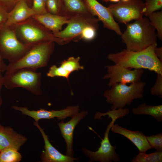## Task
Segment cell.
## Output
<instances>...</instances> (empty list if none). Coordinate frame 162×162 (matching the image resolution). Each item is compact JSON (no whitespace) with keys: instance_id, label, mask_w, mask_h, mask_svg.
<instances>
[{"instance_id":"3","label":"cell","mask_w":162,"mask_h":162,"mask_svg":"<svg viewBox=\"0 0 162 162\" xmlns=\"http://www.w3.org/2000/svg\"><path fill=\"white\" fill-rule=\"evenodd\" d=\"M54 43L49 41L33 45L20 59L9 63L5 71L10 72L22 68L36 70L46 66L54 50Z\"/></svg>"},{"instance_id":"4","label":"cell","mask_w":162,"mask_h":162,"mask_svg":"<svg viewBox=\"0 0 162 162\" xmlns=\"http://www.w3.org/2000/svg\"><path fill=\"white\" fill-rule=\"evenodd\" d=\"M146 84L141 80L129 85L116 83L105 91L103 95L107 102L112 104L111 110L123 108L130 105L135 99L143 98Z\"/></svg>"},{"instance_id":"2","label":"cell","mask_w":162,"mask_h":162,"mask_svg":"<svg viewBox=\"0 0 162 162\" xmlns=\"http://www.w3.org/2000/svg\"><path fill=\"white\" fill-rule=\"evenodd\" d=\"M126 25V29L121 36L128 50L141 51L157 43L155 29L148 18L143 17Z\"/></svg>"},{"instance_id":"33","label":"cell","mask_w":162,"mask_h":162,"mask_svg":"<svg viewBox=\"0 0 162 162\" xmlns=\"http://www.w3.org/2000/svg\"><path fill=\"white\" fill-rule=\"evenodd\" d=\"M150 92L152 94L162 98V74H157L155 83L151 88Z\"/></svg>"},{"instance_id":"32","label":"cell","mask_w":162,"mask_h":162,"mask_svg":"<svg viewBox=\"0 0 162 162\" xmlns=\"http://www.w3.org/2000/svg\"><path fill=\"white\" fill-rule=\"evenodd\" d=\"M46 3L48 13L59 15L62 6L61 0H46Z\"/></svg>"},{"instance_id":"31","label":"cell","mask_w":162,"mask_h":162,"mask_svg":"<svg viewBox=\"0 0 162 162\" xmlns=\"http://www.w3.org/2000/svg\"><path fill=\"white\" fill-rule=\"evenodd\" d=\"M98 28L92 25L86 26L83 29L80 35V38L87 41L93 40L96 37Z\"/></svg>"},{"instance_id":"13","label":"cell","mask_w":162,"mask_h":162,"mask_svg":"<svg viewBox=\"0 0 162 162\" xmlns=\"http://www.w3.org/2000/svg\"><path fill=\"white\" fill-rule=\"evenodd\" d=\"M85 0L91 12L102 22L104 28L114 31L118 35H122L120 27L108 7L104 6L97 0Z\"/></svg>"},{"instance_id":"28","label":"cell","mask_w":162,"mask_h":162,"mask_svg":"<svg viewBox=\"0 0 162 162\" xmlns=\"http://www.w3.org/2000/svg\"><path fill=\"white\" fill-rule=\"evenodd\" d=\"M70 74L61 66L58 67L54 65L50 68L47 73V76L51 77H63L68 79Z\"/></svg>"},{"instance_id":"19","label":"cell","mask_w":162,"mask_h":162,"mask_svg":"<svg viewBox=\"0 0 162 162\" xmlns=\"http://www.w3.org/2000/svg\"><path fill=\"white\" fill-rule=\"evenodd\" d=\"M32 17L53 34L61 31L63 25L67 24L69 20L66 16L49 13L41 15H34Z\"/></svg>"},{"instance_id":"29","label":"cell","mask_w":162,"mask_h":162,"mask_svg":"<svg viewBox=\"0 0 162 162\" xmlns=\"http://www.w3.org/2000/svg\"><path fill=\"white\" fill-rule=\"evenodd\" d=\"M146 136L152 148H154L156 151H162V134L161 133L156 135Z\"/></svg>"},{"instance_id":"8","label":"cell","mask_w":162,"mask_h":162,"mask_svg":"<svg viewBox=\"0 0 162 162\" xmlns=\"http://www.w3.org/2000/svg\"><path fill=\"white\" fill-rule=\"evenodd\" d=\"M144 3L142 0H120L108 8L110 10L115 20L126 24L133 20L140 19L143 16Z\"/></svg>"},{"instance_id":"1","label":"cell","mask_w":162,"mask_h":162,"mask_svg":"<svg viewBox=\"0 0 162 162\" xmlns=\"http://www.w3.org/2000/svg\"><path fill=\"white\" fill-rule=\"evenodd\" d=\"M157 43L140 51H130L125 49L120 52L109 54L107 58L115 64L126 68L148 69L157 74H162V62L154 52Z\"/></svg>"},{"instance_id":"34","label":"cell","mask_w":162,"mask_h":162,"mask_svg":"<svg viewBox=\"0 0 162 162\" xmlns=\"http://www.w3.org/2000/svg\"><path fill=\"white\" fill-rule=\"evenodd\" d=\"M22 0L24 1L31 8L33 0H0V6L4 8L8 12L18 2Z\"/></svg>"},{"instance_id":"18","label":"cell","mask_w":162,"mask_h":162,"mask_svg":"<svg viewBox=\"0 0 162 162\" xmlns=\"http://www.w3.org/2000/svg\"><path fill=\"white\" fill-rule=\"evenodd\" d=\"M110 129L113 132L121 134L130 140L137 147L139 152H146L152 149L146 136L141 132L129 130L117 124H113Z\"/></svg>"},{"instance_id":"27","label":"cell","mask_w":162,"mask_h":162,"mask_svg":"<svg viewBox=\"0 0 162 162\" xmlns=\"http://www.w3.org/2000/svg\"><path fill=\"white\" fill-rule=\"evenodd\" d=\"M130 112L129 109L127 108H123L115 110H110L106 112L101 113L98 112L94 116V118L96 119H101V117L108 116V118L112 116H117L119 118H122L127 115Z\"/></svg>"},{"instance_id":"11","label":"cell","mask_w":162,"mask_h":162,"mask_svg":"<svg viewBox=\"0 0 162 162\" xmlns=\"http://www.w3.org/2000/svg\"><path fill=\"white\" fill-rule=\"evenodd\" d=\"M99 20L95 17L92 18L76 16L69 19L67 26L63 30L53 34L60 38L64 44H66L80 34L86 26L92 25L98 27Z\"/></svg>"},{"instance_id":"15","label":"cell","mask_w":162,"mask_h":162,"mask_svg":"<svg viewBox=\"0 0 162 162\" xmlns=\"http://www.w3.org/2000/svg\"><path fill=\"white\" fill-rule=\"evenodd\" d=\"M34 124L39 129L43 136L44 142V151L41 155V159L44 162H73L78 158L63 154L57 150L50 143L48 136L43 129L34 122Z\"/></svg>"},{"instance_id":"35","label":"cell","mask_w":162,"mask_h":162,"mask_svg":"<svg viewBox=\"0 0 162 162\" xmlns=\"http://www.w3.org/2000/svg\"><path fill=\"white\" fill-rule=\"evenodd\" d=\"M8 11L0 6V26L5 25L7 20Z\"/></svg>"},{"instance_id":"22","label":"cell","mask_w":162,"mask_h":162,"mask_svg":"<svg viewBox=\"0 0 162 162\" xmlns=\"http://www.w3.org/2000/svg\"><path fill=\"white\" fill-rule=\"evenodd\" d=\"M132 162H162V151L147 154L139 152V154L131 160Z\"/></svg>"},{"instance_id":"25","label":"cell","mask_w":162,"mask_h":162,"mask_svg":"<svg viewBox=\"0 0 162 162\" xmlns=\"http://www.w3.org/2000/svg\"><path fill=\"white\" fill-rule=\"evenodd\" d=\"M147 16L151 24L157 31V36L162 40V11L154 12Z\"/></svg>"},{"instance_id":"16","label":"cell","mask_w":162,"mask_h":162,"mask_svg":"<svg viewBox=\"0 0 162 162\" xmlns=\"http://www.w3.org/2000/svg\"><path fill=\"white\" fill-rule=\"evenodd\" d=\"M62 6L59 15L69 19L76 16L92 18L93 16L85 0H61Z\"/></svg>"},{"instance_id":"10","label":"cell","mask_w":162,"mask_h":162,"mask_svg":"<svg viewBox=\"0 0 162 162\" xmlns=\"http://www.w3.org/2000/svg\"><path fill=\"white\" fill-rule=\"evenodd\" d=\"M111 118L112 121L107 127L104 138L100 142V146L98 150L95 152H93L85 148L82 149L83 153L91 161L118 162L121 159L120 157L116 152V146L111 145L109 138V134L111 126L117 119L116 118Z\"/></svg>"},{"instance_id":"30","label":"cell","mask_w":162,"mask_h":162,"mask_svg":"<svg viewBox=\"0 0 162 162\" xmlns=\"http://www.w3.org/2000/svg\"><path fill=\"white\" fill-rule=\"evenodd\" d=\"M31 8L34 15H41L48 13L46 0H33Z\"/></svg>"},{"instance_id":"26","label":"cell","mask_w":162,"mask_h":162,"mask_svg":"<svg viewBox=\"0 0 162 162\" xmlns=\"http://www.w3.org/2000/svg\"><path fill=\"white\" fill-rule=\"evenodd\" d=\"M143 15L147 16L150 14L161 9L162 0H144Z\"/></svg>"},{"instance_id":"23","label":"cell","mask_w":162,"mask_h":162,"mask_svg":"<svg viewBox=\"0 0 162 162\" xmlns=\"http://www.w3.org/2000/svg\"><path fill=\"white\" fill-rule=\"evenodd\" d=\"M21 158L18 151L12 148H5L0 152V162H18Z\"/></svg>"},{"instance_id":"5","label":"cell","mask_w":162,"mask_h":162,"mask_svg":"<svg viewBox=\"0 0 162 162\" xmlns=\"http://www.w3.org/2000/svg\"><path fill=\"white\" fill-rule=\"evenodd\" d=\"M12 26L19 39L25 44L33 45L52 41L59 45L64 44L61 39L32 17Z\"/></svg>"},{"instance_id":"14","label":"cell","mask_w":162,"mask_h":162,"mask_svg":"<svg viewBox=\"0 0 162 162\" xmlns=\"http://www.w3.org/2000/svg\"><path fill=\"white\" fill-rule=\"evenodd\" d=\"M88 113V111L86 110L79 111L72 117L68 122L65 123L62 121L58 123L62 135L66 143V155L68 156L73 157V146L74 129L80 122Z\"/></svg>"},{"instance_id":"37","label":"cell","mask_w":162,"mask_h":162,"mask_svg":"<svg viewBox=\"0 0 162 162\" xmlns=\"http://www.w3.org/2000/svg\"><path fill=\"white\" fill-rule=\"evenodd\" d=\"M7 65L4 62L3 58L0 54V72L2 73L6 70Z\"/></svg>"},{"instance_id":"7","label":"cell","mask_w":162,"mask_h":162,"mask_svg":"<svg viewBox=\"0 0 162 162\" xmlns=\"http://www.w3.org/2000/svg\"><path fill=\"white\" fill-rule=\"evenodd\" d=\"M33 45L21 42L18 38L12 26L4 25L2 27L0 31V54L9 63L20 59Z\"/></svg>"},{"instance_id":"21","label":"cell","mask_w":162,"mask_h":162,"mask_svg":"<svg viewBox=\"0 0 162 162\" xmlns=\"http://www.w3.org/2000/svg\"><path fill=\"white\" fill-rule=\"evenodd\" d=\"M133 113L136 115H146L152 116L158 122L162 121V105H148L141 104L137 107L132 109Z\"/></svg>"},{"instance_id":"9","label":"cell","mask_w":162,"mask_h":162,"mask_svg":"<svg viewBox=\"0 0 162 162\" xmlns=\"http://www.w3.org/2000/svg\"><path fill=\"white\" fill-rule=\"evenodd\" d=\"M107 73L103 79L109 80L108 84L110 88L118 83L126 84L139 82L141 80L143 74V69H134L126 68L118 64L107 65L105 67Z\"/></svg>"},{"instance_id":"41","label":"cell","mask_w":162,"mask_h":162,"mask_svg":"<svg viewBox=\"0 0 162 162\" xmlns=\"http://www.w3.org/2000/svg\"><path fill=\"white\" fill-rule=\"evenodd\" d=\"M3 25H1V26H0V30L2 27V26Z\"/></svg>"},{"instance_id":"38","label":"cell","mask_w":162,"mask_h":162,"mask_svg":"<svg viewBox=\"0 0 162 162\" xmlns=\"http://www.w3.org/2000/svg\"><path fill=\"white\" fill-rule=\"evenodd\" d=\"M3 84V76H2L1 73L0 72V91ZM2 103V100L1 98L0 94V106Z\"/></svg>"},{"instance_id":"40","label":"cell","mask_w":162,"mask_h":162,"mask_svg":"<svg viewBox=\"0 0 162 162\" xmlns=\"http://www.w3.org/2000/svg\"><path fill=\"white\" fill-rule=\"evenodd\" d=\"M121 0L124 1V2H127V1H128L129 0Z\"/></svg>"},{"instance_id":"6","label":"cell","mask_w":162,"mask_h":162,"mask_svg":"<svg viewBox=\"0 0 162 162\" xmlns=\"http://www.w3.org/2000/svg\"><path fill=\"white\" fill-rule=\"evenodd\" d=\"M36 70L22 68L6 72L3 76V84L7 88H16L26 89L37 95L42 94L41 74Z\"/></svg>"},{"instance_id":"36","label":"cell","mask_w":162,"mask_h":162,"mask_svg":"<svg viewBox=\"0 0 162 162\" xmlns=\"http://www.w3.org/2000/svg\"><path fill=\"white\" fill-rule=\"evenodd\" d=\"M154 52L157 57L162 62V47H156L154 50Z\"/></svg>"},{"instance_id":"12","label":"cell","mask_w":162,"mask_h":162,"mask_svg":"<svg viewBox=\"0 0 162 162\" xmlns=\"http://www.w3.org/2000/svg\"><path fill=\"white\" fill-rule=\"evenodd\" d=\"M12 108L16 110L33 118L35 122H38L41 119H50L56 118L58 120H62L68 117H72L80 111L78 105L68 106L59 110H47L41 109L37 110H30L26 107L13 106Z\"/></svg>"},{"instance_id":"20","label":"cell","mask_w":162,"mask_h":162,"mask_svg":"<svg viewBox=\"0 0 162 162\" xmlns=\"http://www.w3.org/2000/svg\"><path fill=\"white\" fill-rule=\"evenodd\" d=\"M34 13L31 8L23 0L18 2L8 12L7 20L5 24L11 26L23 22L32 17Z\"/></svg>"},{"instance_id":"24","label":"cell","mask_w":162,"mask_h":162,"mask_svg":"<svg viewBox=\"0 0 162 162\" xmlns=\"http://www.w3.org/2000/svg\"><path fill=\"white\" fill-rule=\"evenodd\" d=\"M80 59L79 57H69L67 60L62 61L60 66L70 74L75 71L83 69L84 67L81 65L79 63Z\"/></svg>"},{"instance_id":"39","label":"cell","mask_w":162,"mask_h":162,"mask_svg":"<svg viewBox=\"0 0 162 162\" xmlns=\"http://www.w3.org/2000/svg\"><path fill=\"white\" fill-rule=\"evenodd\" d=\"M121 0H103V1L105 2H114L117 3Z\"/></svg>"},{"instance_id":"17","label":"cell","mask_w":162,"mask_h":162,"mask_svg":"<svg viewBox=\"0 0 162 162\" xmlns=\"http://www.w3.org/2000/svg\"><path fill=\"white\" fill-rule=\"evenodd\" d=\"M26 140V137L15 132L11 128L0 124V152L9 148L18 151Z\"/></svg>"}]
</instances>
